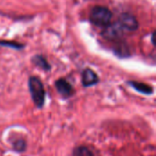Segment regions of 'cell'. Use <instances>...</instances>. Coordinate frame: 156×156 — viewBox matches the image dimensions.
I'll return each instance as SVG.
<instances>
[{
    "mask_svg": "<svg viewBox=\"0 0 156 156\" xmlns=\"http://www.w3.org/2000/svg\"><path fill=\"white\" fill-rule=\"evenodd\" d=\"M28 88L34 103L41 108L45 103V90L41 80L37 77H30L28 80Z\"/></svg>",
    "mask_w": 156,
    "mask_h": 156,
    "instance_id": "1",
    "label": "cell"
},
{
    "mask_svg": "<svg viewBox=\"0 0 156 156\" xmlns=\"http://www.w3.org/2000/svg\"><path fill=\"white\" fill-rule=\"evenodd\" d=\"M112 12L104 6H95L91 9L90 14V21L99 27H106L110 24L112 19Z\"/></svg>",
    "mask_w": 156,
    "mask_h": 156,
    "instance_id": "2",
    "label": "cell"
},
{
    "mask_svg": "<svg viewBox=\"0 0 156 156\" xmlns=\"http://www.w3.org/2000/svg\"><path fill=\"white\" fill-rule=\"evenodd\" d=\"M118 25L122 29H126L130 31H133L138 27V22L136 18L130 14H122L119 18Z\"/></svg>",
    "mask_w": 156,
    "mask_h": 156,
    "instance_id": "3",
    "label": "cell"
},
{
    "mask_svg": "<svg viewBox=\"0 0 156 156\" xmlns=\"http://www.w3.org/2000/svg\"><path fill=\"white\" fill-rule=\"evenodd\" d=\"M55 85H56V88H57V90L58 91V93L64 98H69L74 94L73 87L70 85L69 82H68L64 79L58 80L56 81Z\"/></svg>",
    "mask_w": 156,
    "mask_h": 156,
    "instance_id": "4",
    "label": "cell"
},
{
    "mask_svg": "<svg viewBox=\"0 0 156 156\" xmlns=\"http://www.w3.org/2000/svg\"><path fill=\"white\" fill-rule=\"evenodd\" d=\"M99 82L98 75L90 69H86L82 72V85L84 87H90Z\"/></svg>",
    "mask_w": 156,
    "mask_h": 156,
    "instance_id": "5",
    "label": "cell"
},
{
    "mask_svg": "<svg viewBox=\"0 0 156 156\" xmlns=\"http://www.w3.org/2000/svg\"><path fill=\"white\" fill-rule=\"evenodd\" d=\"M131 86H133L136 90H138L139 92H142L144 94H152L154 92V90L151 86L144 84V83H141V82H136V81H131L129 82Z\"/></svg>",
    "mask_w": 156,
    "mask_h": 156,
    "instance_id": "6",
    "label": "cell"
},
{
    "mask_svg": "<svg viewBox=\"0 0 156 156\" xmlns=\"http://www.w3.org/2000/svg\"><path fill=\"white\" fill-rule=\"evenodd\" d=\"M72 156H94L92 152L87 147V146H84V145H80V146H78L76 147L74 150H73V154Z\"/></svg>",
    "mask_w": 156,
    "mask_h": 156,
    "instance_id": "7",
    "label": "cell"
},
{
    "mask_svg": "<svg viewBox=\"0 0 156 156\" xmlns=\"http://www.w3.org/2000/svg\"><path fill=\"white\" fill-rule=\"evenodd\" d=\"M13 147L17 152H23L26 149V142L23 139H17L13 143Z\"/></svg>",
    "mask_w": 156,
    "mask_h": 156,
    "instance_id": "8",
    "label": "cell"
},
{
    "mask_svg": "<svg viewBox=\"0 0 156 156\" xmlns=\"http://www.w3.org/2000/svg\"><path fill=\"white\" fill-rule=\"evenodd\" d=\"M34 62L40 68H42L43 69H49V65L48 64V62L44 59V58L42 57H36L34 58Z\"/></svg>",
    "mask_w": 156,
    "mask_h": 156,
    "instance_id": "9",
    "label": "cell"
}]
</instances>
